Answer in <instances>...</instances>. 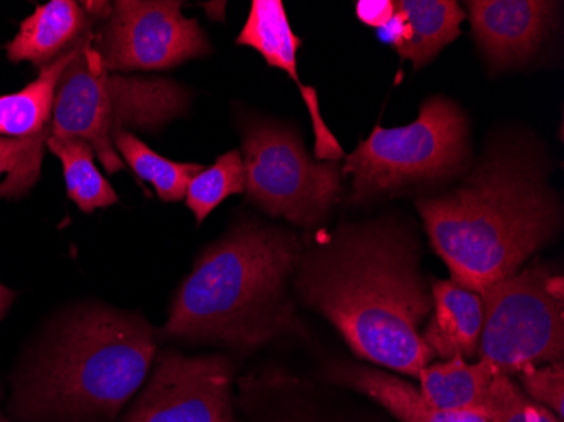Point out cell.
<instances>
[{
	"mask_svg": "<svg viewBox=\"0 0 564 422\" xmlns=\"http://www.w3.org/2000/svg\"><path fill=\"white\" fill-rule=\"evenodd\" d=\"M95 19L75 0H53L22 21L18 36L6 46L12 63L30 62L37 68L62 58L91 31Z\"/></svg>",
	"mask_w": 564,
	"mask_h": 422,
	"instance_id": "4fadbf2b",
	"label": "cell"
},
{
	"mask_svg": "<svg viewBox=\"0 0 564 422\" xmlns=\"http://www.w3.org/2000/svg\"><path fill=\"white\" fill-rule=\"evenodd\" d=\"M47 149L62 161L66 192L85 214L119 202L116 190L95 166V151L82 139L47 138Z\"/></svg>",
	"mask_w": 564,
	"mask_h": 422,
	"instance_id": "d6986e66",
	"label": "cell"
},
{
	"mask_svg": "<svg viewBox=\"0 0 564 422\" xmlns=\"http://www.w3.org/2000/svg\"><path fill=\"white\" fill-rule=\"evenodd\" d=\"M547 167L534 141L502 136L458 186L417 198L431 246L452 281L484 293L518 274L553 239L561 205L547 184Z\"/></svg>",
	"mask_w": 564,
	"mask_h": 422,
	"instance_id": "7a4b0ae2",
	"label": "cell"
},
{
	"mask_svg": "<svg viewBox=\"0 0 564 422\" xmlns=\"http://www.w3.org/2000/svg\"><path fill=\"white\" fill-rule=\"evenodd\" d=\"M237 44L258 51L272 68L284 69L300 87L312 119H322L315 88L301 85L297 75V50L301 47V40L291 30L286 9L281 0H253Z\"/></svg>",
	"mask_w": 564,
	"mask_h": 422,
	"instance_id": "9a60e30c",
	"label": "cell"
},
{
	"mask_svg": "<svg viewBox=\"0 0 564 422\" xmlns=\"http://www.w3.org/2000/svg\"><path fill=\"white\" fill-rule=\"evenodd\" d=\"M484 301L478 360L503 376L563 361L564 282L532 263L480 293Z\"/></svg>",
	"mask_w": 564,
	"mask_h": 422,
	"instance_id": "52a82bcc",
	"label": "cell"
},
{
	"mask_svg": "<svg viewBox=\"0 0 564 422\" xmlns=\"http://www.w3.org/2000/svg\"><path fill=\"white\" fill-rule=\"evenodd\" d=\"M433 314L430 316L423 339L434 357L474 358L480 345L484 326V301L478 293L462 288L455 281H431Z\"/></svg>",
	"mask_w": 564,
	"mask_h": 422,
	"instance_id": "7c38bea8",
	"label": "cell"
},
{
	"mask_svg": "<svg viewBox=\"0 0 564 422\" xmlns=\"http://www.w3.org/2000/svg\"><path fill=\"white\" fill-rule=\"evenodd\" d=\"M557 6L544 0L467 2L475 41L490 68L528 62L553 30Z\"/></svg>",
	"mask_w": 564,
	"mask_h": 422,
	"instance_id": "8fae6325",
	"label": "cell"
},
{
	"mask_svg": "<svg viewBox=\"0 0 564 422\" xmlns=\"http://www.w3.org/2000/svg\"><path fill=\"white\" fill-rule=\"evenodd\" d=\"M395 11L411 28V40L395 51L402 59L413 63L414 69L433 62L443 47L453 43L467 18L455 0H399Z\"/></svg>",
	"mask_w": 564,
	"mask_h": 422,
	"instance_id": "e0dca14e",
	"label": "cell"
},
{
	"mask_svg": "<svg viewBox=\"0 0 564 422\" xmlns=\"http://www.w3.org/2000/svg\"><path fill=\"white\" fill-rule=\"evenodd\" d=\"M377 36L383 41V43L391 44L395 50L408 43L411 40V28H409L408 21L395 11L394 18L388 22V24L380 28Z\"/></svg>",
	"mask_w": 564,
	"mask_h": 422,
	"instance_id": "484cf974",
	"label": "cell"
},
{
	"mask_svg": "<svg viewBox=\"0 0 564 422\" xmlns=\"http://www.w3.org/2000/svg\"><path fill=\"white\" fill-rule=\"evenodd\" d=\"M117 154L132 167L141 180L156 190L163 202H180L185 198L193 177L203 170L199 164L176 163L152 151L134 132L122 130L113 136Z\"/></svg>",
	"mask_w": 564,
	"mask_h": 422,
	"instance_id": "ffe728a7",
	"label": "cell"
},
{
	"mask_svg": "<svg viewBox=\"0 0 564 422\" xmlns=\"http://www.w3.org/2000/svg\"><path fill=\"white\" fill-rule=\"evenodd\" d=\"M484 414L490 422H563L553 411L532 401L512 377L499 372L485 396Z\"/></svg>",
	"mask_w": 564,
	"mask_h": 422,
	"instance_id": "603a6c76",
	"label": "cell"
},
{
	"mask_svg": "<svg viewBox=\"0 0 564 422\" xmlns=\"http://www.w3.org/2000/svg\"><path fill=\"white\" fill-rule=\"evenodd\" d=\"M154 360L156 332L141 314L76 307L19 372L9 411L30 422H113Z\"/></svg>",
	"mask_w": 564,
	"mask_h": 422,
	"instance_id": "277c9868",
	"label": "cell"
},
{
	"mask_svg": "<svg viewBox=\"0 0 564 422\" xmlns=\"http://www.w3.org/2000/svg\"><path fill=\"white\" fill-rule=\"evenodd\" d=\"M188 104V91L176 82L107 72L90 33L59 76L50 138L87 141L112 174L126 166L113 145L117 132L161 129L183 116Z\"/></svg>",
	"mask_w": 564,
	"mask_h": 422,
	"instance_id": "5b68a950",
	"label": "cell"
},
{
	"mask_svg": "<svg viewBox=\"0 0 564 422\" xmlns=\"http://www.w3.org/2000/svg\"><path fill=\"white\" fill-rule=\"evenodd\" d=\"M247 188L246 166L239 151H228L215 161L214 166L203 167L186 192V205L196 221L207 220L208 215L228 196L243 195Z\"/></svg>",
	"mask_w": 564,
	"mask_h": 422,
	"instance_id": "44dd1931",
	"label": "cell"
},
{
	"mask_svg": "<svg viewBox=\"0 0 564 422\" xmlns=\"http://www.w3.org/2000/svg\"><path fill=\"white\" fill-rule=\"evenodd\" d=\"M470 163L467 113L446 97H430L420 116L404 127L377 123L372 134L345 158L351 174L354 205L391 198L401 193L438 188L462 176Z\"/></svg>",
	"mask_w": 564,
	"mask_h": 422,
	"instance_id": "8992f818",
	"label": "cell"
},
{
	"mask_svg": "<svg viewBox=\"0 0 564 422\" xmlns=\"http://www.w3.org/2000/svg\"><path fill=\"white\" fill-rule=\"evenodd\" d=\"M304 240L259 220L234 225L199 253L171 301L161 336L252 351L303 333L291 300Z\"/></svg>",
	"mask_w": 564,
	"mask_h": 422,
	"instance_id": "3957f363",
	"label": "cell"
},
{
	"mask_svg": "<svg viewBox=\"0 0 564 422\" xmlns=\"http://www.w3.org/2000/svg\"><path fill=\"white\" fill-rule=\"evenodd\" d=\"M246 195L265 214L297 227L322 224L344 190L338 161H315L296 130L256 119L242 129Z\"/></svg>",
	"mask_w": 564,
	"mask_h": 422,
	"instance_id": "ba28073f",
	"label": "cell"
},
{
	"mask_svg": "<svg viewBox=\"0 0 564 422\" xmlns=\"http://www.w3.org/2000/svg\"><path fill=\"white\" fill-rule=\"evenodd\" d=\"M47 138H0V174H8L0 184V198H19L30 193L40 177Z\"/></svg>",
	"mask_w": 564,
	"mask_h": 422,
	"instance_id": "7402d4cb",
	"label": "cell"
},
{
	"mask_svg": "<svg viewBox=\"0 0 564 422\" xmlns=\"http://www.w3.org/2000/svg\"><path fill=\"white\" fill-rule=\"evenodd\" d=\"M420 256L414 231L394 218L341 225L304 242L293 284L355 357L417 377L434 358L421 332L433 297Z\"/></svg>",
	"mask_w": 564,
	"mask_h": 422,
	"instance_id": "6da1fadb",
	"label": "cell"
},
{
	"mask_svg": "<svg viewBox=\"0 0 564 422\" xmlns=\"http://www.w3.org/2000/svg\"><path fill=\"white\" fill-rule=\"evenodd\" d=\"M521 389L528 393L532 401L540 402L544 408L554 411L557 419L563 421L564 415V364L541 365V367L528 368L518 374Z\"/></svg>",
	"mask_w": 564,
	"mask_h": 422,
	"instance_id": "cb8c5ba5",
	"label": "cell"
},
{
	"mask_svg": "<svg viewBox=\"0 0 564 422\" xmlns=\"http://www.w3.org/2000/svg\"><path fill=\"white\" fill-rule=\"evenodd\" d=\"M332 379L366 393L388 409L399 422H490L477 412L448 414L427 404L421 390L391 374L366 365L341 364L332 368Z\"/></svg>",
	"mask_w": 564,
	"mask_h": 422,
	"instance_id": "5bb4252c",
	"label": "cell"
},
{
	"mask_svg": "<svg viewBox=\"0 0 564 422\" xmlns=\"http://www.w3.org/2000/svg\"><path fill=\"white\" fill-rule=\"evenodd\" d=\"M234 365L221 355L161 351L122 422H236Z\"/></svg>",
	"mask_w": 564,
	"mask_h": 422,
	"instance_id": "30bf717a",
	"label": "cell"
},
{
	"mask_svg": "<svg viewBox=\"0 0 564 422\" xmlns=\"http://www.w3.org/2000/svg\"><path fill=\"white\" fill-rule=\"evenodd\" d=\"M0 422H11L9 421L8 415H6L4 412H2V409H0Z\"/></svg>",
	"mask_w": 564,
	"mask_h": 422,
	"instance_id": "83f0119b",
	"label": "cell"
},
{
	"mask_svg": "<svg viewBox=\"0 0 564 422\" xmlns=\"http://www.w3.org/2000/svg\"><path fill=\"white\" fill-rule=\"evenodd\" d=\"M496 374L497 370L487 361L468 364L464 358H452L442 364L426 365L417 379L423 398L436 411L484 414L485 396Z\"/></svg>",
	"mask_w": 564,
	"mask_h": 422,
	"instance_id": "2e32d148",
	"label": "cell"
},
{
	"mask_svg": "<svg viewBox=\"0 0 564 422\" xmlns=\"http://www.w3.org/2000/svg\"><path fill=\"white\" fill-rule=\"evenodd\" d=\"M358 21L380 30L395 15V2L391 0H358L355 4Z\"/></svg>",
	"mask_w": 564,
	"mask_h": 422,
	"instance_id": "d4e9b609",
	"label": "cell"
},
{
	"mask_svg": "<svg viewBox=\"0 0 564 422\" xmlns=\"http://www.w3.org/2000/svg\"><path fill=\"white\" fill-rule=\"evenodd\" d=\"M78 44L62 58L41 68L36 80L25 85L21 91L0 97V138L50 136L56 85L75 56Z\"/></svg>",
	"mask_w": 564,
	"mask_h": 422,
	"instance_id": "ac0fdd59",
	"label": "cell"
},
{
	"mask_svg": "<svg viewBox=\"0 0 564 422\" xmlns=\"http://www.w3.org/2000/svg\"><path fill=\"white\" fill-rule=\"evenodd\" d=\"M94 50L109 73L174 68L210 53V41L196 19L182 14V2L119 0L94 33Z\"/></svg>",
	"mask_w": 564,
	"mask_h": 422,
	"instance_id": "9c48e42d",
	"label": "cell"
},
{
	"mask_svg": "<svg viewBox=\"0 0 564 422\" xmlns=\"http://www.w3.org/2000/svg\"><path fill=\"white\" fill-rule=\"evenodd\" d=\"M14 297L15 293L12 289H9L8 285L0 284V320L4 318Z\"/></svg>",
	"mask_w": 564,
	"mask_h": 422,
	"instance_id": "4316f807",
	"label": "cell"
}]
</instances>
